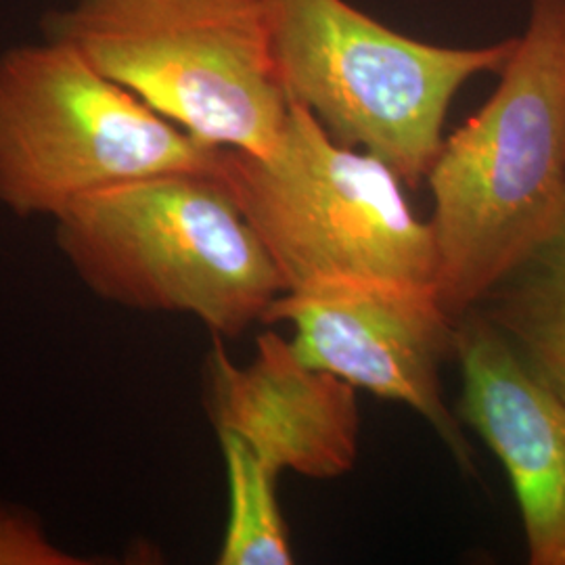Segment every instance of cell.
Returning <instances> with one entry per match:
<instances>
[{
  "instance_id": "6da1fadb",
  "label": "cell",
  "mask_w": 565,
  "mask_h": 565,
  "mask_svg": "<svg viewBox=\"0 0 565 565\" xmlns=\"http://www.w3.org/2000/svg\"><path fill=\"white\" fill-rule=\"evenodd\" d=\"M427 182L436 296L459 321L564 210L565 0L530 2L494 95L443 142Z\"/></svg>"
},
{
  "instance_id": "3957f363",
  "label": "cell",
  "mask_w": 565,
  "mask_h": 565,
  "mask_svg": "<svg viewBox=\"0 0 565 565\" xmlns=\"http://www.w3.org/2000/svg\"><path fill=\"white\" fill-rule=\"evenodd\" d=\"M44 32L202 141L266 156L281 139L273 0H76Z\"/></svg>"
},
{
  "instance_id": "277c9868",
  "label": "cell",
  "mask_w": 565,
  "mask_h": 565,
  "mask_svg": "<svg viewBox=\"0 0 565 565\" xmlns=\"http://www.w3.org/2000/svg\"><path fill=\"white\" fill-rule=\"evenodd\" d=\"M218 177L281 275L285 291L327 279H384L436 289V245L382 160L335 141L289 102L266 156L224 149Z\"/></svg>"
},
{
  "instance_id": "9c48e42d",
  "label": "cell",
  "mask_w": 565,
  "mask_h": 565,
  "mask_svg": "<svg viewBox=\"0 0 565 565\" xmlns=\"http://www.w3.org/2000/svg\"><path fill=\"white\" fill-rule=\"evenodd\" d=\"M210 354L216 431L239 436L277 476L342 478L359 459L356 387L303 363L294 343L266 331L256 356L233 363L218 335Z\"/></svg>"
},
{
  "instance_id": "5b68a950",
  "label": "cell",
  "mask_w": 565,
  "mask_h": 565,
  "mask_svg": "<svg viewBox=\"0 0 565 565\" xmlns=\"http://www.w3.org/2000/svg\"><path fill=\"white\" fill-rule=\"evenodd\" d=\"M202 141L63 42L0 55V205L51 216L86 193L160 174H218Z\"/></svg>"
},
{
  "instance_id": "8fae6325",
  "label": "cell",
  "mask_w": 565,
  "mask_h": 565,
  "mask_svg": "<svg viewBox=\"0 0 565 565\" xmlns=\"http://www.w3.org/2000/svg\"><path fill=\"white\" fill-rule=\"evenodd\" d=\"M228 480V522L221 565H291L294 551L282 520L277 473L252 446L231 431H218Z\"/></svg>"
},
{
  "instance_id": "52a82bcc",
  "label": "cell",
  "mask_w": 565,
  "mask_h": 565,
  "mask_svg": "<svg viewBox=\"0 0 565 565\" xmlns=\"http://www.w3.org/2000/svg\"><path fill=\"white\" fill-rule=\"evenodd\" d=\"M263 323H291L303 363L413 408L455 459L471 452L443 396L440 364L455 352L457 321L434 287L384 279H327L285 291Z\"/></svg>"
},
{
  "instance_id": "7c38bea8",
  "label": "cell",
  "mask_w": 565,
  "mask_h": 565,
  "mask_svg": "<svg viewBox=\"0 0 565 565\" xmlns=\"http://www.w3.org/2000/svg\"><path fill=\"white\" fill-rule=\"evenodd\" d=\"M84 564L88 562L53 545L30 513L0 505V565Z\"/></svg>"
},
{
  "instance_id": "ba28073f",
  "label": "cell",
  "mask_w": 565,
  "mask_h": 565,
  "mask_svg": "<svg viewBox=\"0 0 565 565\" xmlns=\"http://www.w3.org/2000/svg\"><path fill=\"white\" fill-rule=\"evenodd\" d=\"M465 422L509 473L532 565H565V401L480 310L457 321Z\"/></svg>"
},
{
  "instance_id": "8992f818",
  "label": "cell",
  "mask_w": 565,
  "mask_h": 565,
  "mask_svg": "<svg viewBox=\"0 0 565 565\" xmlns=\"http://www.w3.org/2000/svg\"><path fill=\"white\" fill-rule=\"evenodd\" d=\"M518 39L482 49L413 41L345 0H273L285 95L345 147L382 160L411 186L427 179L465 82L501 72Z\"/></svg>"
},
{
  "instance_id": "7a4b0ae2",
  "label": "cell",
  "mask_w": 565,
  "mask_h": 565,
  "mask_svg": "<svg viewBox=\"0 0 565 565\" xmlns=\"http://www.w3.org/2000/svg\"><path fill=\"white\" fill-rule=\"evenodd\" d=\"M55 242L95 296L184 312L237 338L285 294L281 275L218 174L111 184L63 207Z\"/></svg>"
},
{
  "instance_id": "30bf717a",
  "label": "cell",
  "mask_w": 565,
  "mask_h": 565,
  "mask_svg": "<svg viewBox=\"0 0 565 565\" xmlns=\"http://www.w3.org/2000/svg\"><path fill=\"white\" fill-rule=\"evenodd\" d=\"M480 310L565 401V205L536 247Z\"/></svg>"
}]
</instances>
